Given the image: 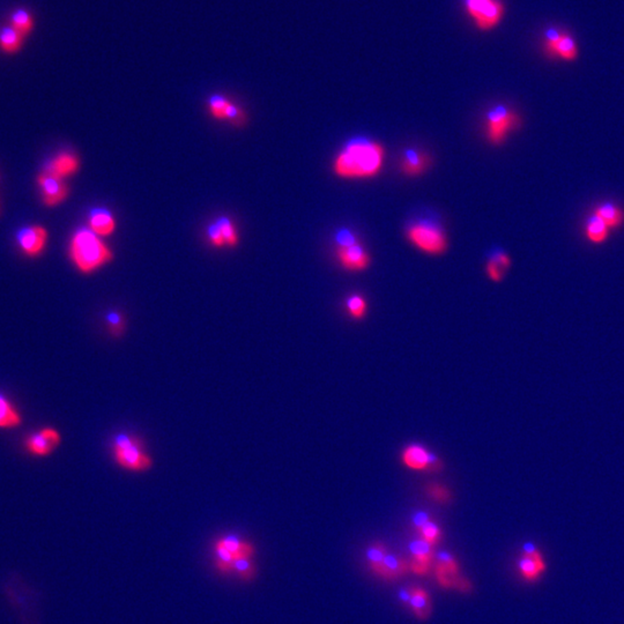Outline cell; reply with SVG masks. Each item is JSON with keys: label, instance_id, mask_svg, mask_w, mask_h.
Returning <instances> with one entry per match:
<instances>
[{"label": "cell", "instance_id": "cell-1", "mask_svg": "<svg viewBox=\"0 0 624 624\" xmlns=\"http://www.w3.org/2000/svg\"><path fill=\"white\" fill-rule=\"evenodd\" d=\"M385 150L381 143L365 138L351 140L333 161V171L344 179L372 178L381 173Z\"/></svg>", "mask_w": 624, "mask_h": 624}, {"label": "cell", "instance_id": "cell-2", "mask_svg": "<svg viewBox=\"0 0 624 624\" xmlns=\"http://www.w3.org/2000/svg\"><path fill=\"white\" fill-rule=\"evenodd\" d=\"M70 256L82 273H93L114 258L110 249L91 229H79L71 240Z\"/></svg>", "mask_w": 624, "mask_h": 624}, {"label": "cell", "instance_id": "cell-3", "mask_svg": "<svg viewBox=\"0 0 624 624\" xmlns=\"http://www.w3.org/2000/svg\"><path fill=\"white\" fill-rule=\"evenodd\" d=\"M521 118L517 111L505 104H498L488 110L485 118V134L488 143L500 146L512 132L519 129Z\"/></svg>", "mask_w": 624, "mask_h": 624}, {"label": "cell", "instance_id": "cell-4", "mask_svg": "<svg viewBox=\"0 0 624 624\" xmlns=\"http://www.w3.org/2000/svg\"><path fill=\"white\" fill-rule=\"evenodd\" d=\"M406 238L424 254L439 256L448 249V238L442 228L429 220H419L408 226Z\"/></svg>", "mask_w": 624, "mask_h": 624}, {"label": "cell", "instance_id": "cell-5", "mask_svg": "<svg viewBox=\"0 0 624 624\" xmlns=\"http://www.w3.org/2000/svg\"><path fill=\"white\" fill-rule=\"evenodd\" d=\"M337 259L339 265L348 272H362L370 266L371 259L367 249L358 236L344 229L335 236Z\"/></svg>", "mask_w": 624, "mask_h": 624}, {"label": "cell", "instance_id": "cell-6", "mask_svg": "<svg viewBox=\"0 0 624 624\" xmlns=\"http://www.w3.org/2000/svg\"><path fill=\"white\" fill-rule=\"evenodd\" d=\"M112 452L118 465L127 471L145 472L153 464L141 441L134 436H118L112 444Z\"/></svg>", "mask_w": 624, "mask_h": 624}, {"label": "cell", "instance_id": "cell-7", "mask_svg": "<svg viewBox=\"0 0 624 624\" xmlns=\"http://www.w3.org/2000/svg\"><path fill=\"white\" fill-rule=\"evenodd\" d=\"M215 562L218 569L230 573L235 559H250L254 554L251 543L245 542L235 535L220 538L214 545Z\"/></svg>", "mask_w": 624, "mask_h": 624}, {"label": "cell", "instance_id": "cell-8", "mask_svg": "<svg viewBox=\"0 0 624 624\" xmlns=\"http://www.w3.org/2000/svg\"><path fill=\"white\" fill-rule=\"evenodd\" d=\"M468 15L481 30H490L501 22L504 6L501 0H465Z\"/></svg>", "mask_w": 624, "mask_h": 624}, {"label": "cell", "instance_id": "cell-9", "mask_svg": "<svg viewBox=\"0 0 624 624\" xmlns=\"http://www.w3.org/2000/svg\"><path fill=\"white\" fill-rule=\"evenodd\" d=\"M546 559L534 543L527 542L523 546V553L518 559V571L524 580L535 583L547 571Z\"/></svg>", "mask_w": 624, "mask_h": 624}, {"label": "cell", "instance_id": "cell-10", "mask_svg": "<svg viewBox=\"0 0 624 624\" xmlns=\"http://www.w3.org/2000/svg\"><path fill=\"white\" fill-rule=\"evenodd\" d=\"M545 50L552 58H559L564 62H573L578 57V46L570 34L561 30L547 32Z\"/></svg>", "mask_w": 624, "mask_h": 624}, {"label": "cell", "instance_id": "cell-11", "mask_svg": "<svg viewBox=\"0 0 624 624\" xmlns=\"http://www.w3.org/2000/svg\"><path fill=\"white\" fill-rule=\"evenodd\" d=\"M401 462L405 467L415 472L438 471L441 462L434 453L421 444H410L401 452Z\"/></svg>", "mask_w": 624, "mask_h": 624}, {"label": "cell", "instance_id": "cell-12", "mask_svg": "<svg viewBox=\"0 0 624 624\" xmlns=\"http://www.w3.org/2000/svg\"><path fill=\"white\" fill-rule=\"evenodd\" d=\"M62 442V436L58 430L51 427H46L37 433L28 436L25 442L27 451L35 457H48L55 451Z\"/></svg>", "mask_w": 624, "mask_h": 624}, {"label": "cell", "instance_id": "cell-13", "mask_svg": "<svg viewBox=\"0 0 624 624\" xmlns=\"http://www.w3.org/2000/svg\"><path fill=\"white\" fill-rule=\"evenodd\" d=\"M37 183L42 192L43 202L49 207L62 204L69 195V188L58 176L43 170V173L37 178Z\"/></svg>", "mask_w": 624, "mask_h": 624}, {"label": "cell", "instance_id": "cell-14", "mask_svg": "<svg viewBox=\"0 0 624 624\" xmlns=\"http://www.w3.org/2000/svg\"><path fill=\"white\" fill-rule=\"evenodd\" d=\"M17 241L21 250L30 257L39 256L48 241V231L41 226H28L18 231Z\"/></svg>", "mask_w": 624, "mask_h": 624}, {"label": "cell", "instance_id": "cell-15", "mask_svg": "<svg viewBox=\"0 0 624 624\" xmlns=\"http://www.w3.org/2000/svg\"><path fill=\"white\" fill-rule=\"evenodd\" d=\"M433 547L422 538L414 540L410 543V550L413 559L410 561V568L416 575H427L429 572L434 559Z\"/></svg>", "mask_w": 624, "mask_h": 624}, {"label": "cell", "instance_id": "cell-16", "mask_svg": "<svg viewBox=\"0 0 624 624\" xmlns=\"http://www.w3.org/2000/svg\"><path fill=\"white\" fill-rule=\"evenodd\" d=\"M399 166L403 175L416 177L429 168L430 157L422 150H407L400 159Z\"/></svg>", "mask_w": 624, "mask_h": 624}, {"label": "cell", "instance_id": "cell-17", "mask_svg": "<svg viewBox=\"0 0 624 624\" xmlns=\"http://www.w3.org/2000/svg\"><path fill=\"white\" fill-rule=\"evenodd\" d=\"M79 166H80V162L74 154L62 153L53 157L49 163H46L44 171L64 178V177L77 173Z\"/></svg>", "mask_w": 624, "mask_h": 624}, {"label": "cell", "instance_id": "cell-18", "mask_svg": "<svg viewBox=\"0 0 624 624\" xmlns=\"http://www.w3.org/2000/svg\"><path fill=\"white\" fill-rule=\"evenodd\" d=\"M89 228L98 236H109L116 229L114 215L107 208H94L89 213Z\"/></svg>", "mask_w": 624, "mask_h": 624}, {"label": "cell", "instance_id": "cell-19", "mask_svg": "<svg viewBox=\"0 0 624 624\" xmlns=\"http://www.w3.org/2000/svg\"><path fill=\"white\" fill-rule=\"evenodd\" d=\"M408 570H410V563L407 562L406 559L400 556L387 554L382 566L375 572V575L386 580H396L405 575Z\"/></svg>", "mask_w": 624, "mask_h": 624}, {"label": "cell", "instance_id": "cell-20", "mask_svg": "<svg viewBox=\"0 0 624 624\" xmlns=\"http://www.w3.org/2000/svg\"><path fill=\"white\" fill-rule=\"evenodd\" d=\"M594 214L602 219L609 229H616L624 223L623 209L614 202H602L595 207Z\"/></svg>", "mask_w": 624, "mask_h": 624}, {"label": "cell", "instance_id": "cell-21", "mask_svg": "<svg viewBox=\"0 0 624 624\" xmlns=\"http://www.w3.org/2000/svg\"><path fill=\"white\" fill-rule=\"evenodd\" d=\"M22 423V416L13 403L0 394V429H14Z\"/></svg>", "mask_w": 624, "mask_h": 624}, {"label": "cell", "instance_id": "cell-22", "mask_svg": "<svg viewBox=\"0 0 624 624\" xmlns=\"http://www.w3.org/2000/svg\"><path fill=\"white\" fill-rule=\"evenodd\" d=\"M585 236L591 243H605L609 236V228L606 226L602 219L593 214L590 215L585 222Z\"/></svg>", "mask_w": 624, "mask_h": 624}, {"label": "cell", "instance_id": "cell-23", "mask_svg": "<svg viewBox=\"0 0 624 624\" xmlns=\"http://www.w3.org/2000/svg\"><path fill=\"white\" fill-rule=\"evenodd\" d=\"M416 618L424 621L431 615V599L428 592L422 589H412V598L410 602Z\"/></svg>", "mask_w": 624, "mask_h": 624}, {"label": "cell", "instance_id": "cell-24", "mask_svg": "<svg viewBox=\"0 0 624 624\" xmlns=\"http://www.w3.org/2000/svg\"><path fill=\"white\" fill-rule=\"evenodd\" d=\"M23 37L13 27H4L0 30V48L7 53L19 51L22 46Z\"/></svg>", "mask_w": 624, "mask_h": 624}, {"label": "cell", "instance_id": "cell-25", "mask_svg": "<svg viewBox=\"0 0 624 624\" xmlns=\"http://www.w3.org/2000/svg\"><path fill=\"white\" fill-rule=\"evenodd\" d=\"M11 26L13 27L14 30H18L25 37V36L28 35L33 30V17H32V14L28 11L20 8V10L15 11L12 14V17H11Z\"/></svg>", "mask_w": 624, "mask_h": 624}, {"label": "cell", "instance_id": "cell-26", "mask_svg": "<svg viewBox=\"0 0 624 624\" xmlns=\"http://www.w3.org/2000/svg\"><path fill=\"white\" fill-rule=\"evenodd\" d=\"M346 310H347L348 315L351 316V318L361 320L367 316V299H364L363 296L358 295V294L351 295L346 299Z\"/></svg>", "mask_w": 624, "mask_h": 624}, {"label": "cell", "instance_id": "cell-27", "mask_svg": "<svg viewBox=\"0 0 624 624\" xmlns=\"http://www.w3.org/2000/svg\"><path fill=\"white\" fill-rule=\"evenodd\" d=\"M215 223L218 225L219 229L221 231L222 238L225 240L226 245L228 247H236L238 243V229L235 228L234 223L230 221V219L221 216L219 218Z\"/></svg>", "mask_w": 624, "mask_h": 624}, {"label": "cell", "instance_id": "cell-28", "mask_svg": "<svg viewBox=\"0 0 624 624\" xmlns=\"http://www.w3.org/2000/svg\"><path fill=\"white\" fill-rule=\"evenodd\" d=\"M387 548L384 546L383 543L375 542L371 545L367 550V559L370 566L371 571L376 572L378 568L382 566L384 559L387 555Z\"/></svg>", "mask_w": 624, "mask_h": 624}, {"label": "cell", "instance_id": "cell-29", "mask_svg": "<svg viewBox=\"0 0 624 624\" xmlns=\"http://www.w3.org/2000/svg\"><path fill=\"white\" fill-rule=\"evenodd\" d=\"M229 104H230V101L223 95H212L208 100V109L213 117L216 118L219 121H222V119H226V111H227Z\"/></svg>", "mask_w": 624, "mask_h": 624}, {"label": "cell", "instance_id": "cell-30", "mask_svg": "<svg viewBox=\"0 0 624 624\" xmlns=\"http://www.w3.org/2000/svg\"><path fill=\"white\" fill-rule=\"evenodd\" d=\"M231 572L238 573V577L242 579L254 578V573H256V566L252 562V557L235 559V562L231 566Z\"/></svg>", "mask_w": 624, "mask_h": 624}, {"label": "cell", "instance_id": "cell-31", "mask_svg": "<svg viewBox=\"0 0 624 624\" xmlns=\"http://www.w3.org/2000/svg\"><path fill=\"white\" fill-rule=\"evenodd\" d=\"M419 533L421 534V538H422V539L426 540V541H428V542H429L430 545H433V546H435L436 543L438 542L441 538H442V530H441V527H439L433 519L427 521V523L420 528Z\"/></svg>", "mask_w": 624, "mask_h": 624}, {"label": "cell", "instance_id": "cell-32", "mask_svg": "<svg viewBox=\"0 0 624 624\" xmlns=\"http://www.w3.org/2000/svg\"><path fill=\"white\" fill-rule=\"evenodd\" d=\"M226 119L230 122L233 125L241 126L247 121V116L244 114L243 109L241 107H238L236 104L230 102L227 111H226Z\"/></svg>", "mask_w": 624, "mask_h": 624}, {"label": "cell", "instance_id": "cell-33", "mask_svg": "<svg viewBox=\"0 0 624 624\" xmlns=\"http://www.w3.org/2000/svg\"><path fill=\"white\" fill-rule=\"evenodd\" d=\"M486 272H487L488 278H489L493 282L498 283L503 281L504 275H505V272H507V268H504L501 264L496 263L495 260L489 258L487 265H486Z\"/></svg>", "mask_w": 624, "mask_h": 624}, {"label": "cell", "instance_id": "cell-34", "mask_svg": "<svg viewBox=\"0 0 624 624\" xmlns=\"http://www.w3.org/2000/svg\"><path fill=\"white\" fill-rule=\"evenodd\" d=\"M427 494L437 503L446 504L451 500V493L441 485H430L427 489Z\"/></svg>", "mask_w": 624, "mask_h": 624}, {"label": "cell", "instance_id": "cell-35", "mask_svg": "<svg viewBox=\"0 0 624 624\" xmlns=\"http://www.w3.org/2000/svg\"><path fill=\"white\" fill-rule=\"evenodd\" d=\"M436 557H437V563H436V566H441L443 569L453 572V573H459L458 563H457L455 557H453L451 554L448 553V552H439V553L436 555Z\"/></svg>", "mask_w": 624, "mask_h": 624}, {"label": "cell", "instance_id": "cell-36", "mask_svg": "<svg viewBox=\"0 0 624 624\" xmlns=\"http://www.w3.org/2000/svg\"><path fill=\"white\" fill-rule=\"evenodd\" d=\"M207 235L208 238H209V242H211V243L213 244L214 247H225V240H223V238H222L221 231H220L218 225H216L215 222H213V223H211V225L208 226Z\"/></svg>", "mask_w": 624, "mask_h": 624}, {"label": "cell", "instance_id": "cell-37", "mask_svg": "<svg viewBox=\"0 0 624 624\" xmlns=\"http://www.w3.org/2000/svg\"><path fill=\"white\" fill-rule=\"evenodd\" d=\"M108 322H109L110 330L114 334L118 335L121 333L122 330H123L124 322L119 313H117V312L110 313V315L108 316Z\"/></svg>", "mask_w": 624, "mask_h": 624}, {"label": "cell", "instance_id": "cell-38", "mask_svg": "<svg viewBox=\"0 0 624 624\" xmlns=\"http://www.w3.org/2000/svg\"><path fill=\"white\" fill-rule=\"evenodd\" d=\"M430 519H431V518H430L426 512H417V514L414 516V526H415L416 530L419 531L420 528H421L427 521H429Z\"/></svg>", "mask_w": 624, "mask_h": 624}, {"label": "cell", "instance_id": "cell-39", "mask_svg": "<svg viewBox=\"0 0 624 624\" xmlns=\"http://www.w3.org/2000/svg\"><path fill=\"white\" fill-rule=\"evenodd\" d=\"M400 600H403L405 604L407 602H410V598H412V590H403V591L400 592Z\"/></svg>", "mask_w": 624, "mask_h": 624}]
</instances>
